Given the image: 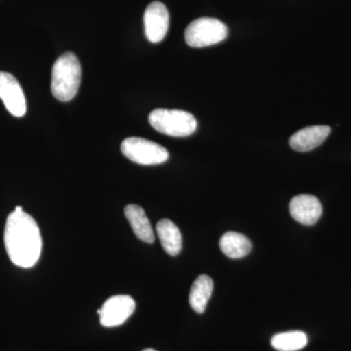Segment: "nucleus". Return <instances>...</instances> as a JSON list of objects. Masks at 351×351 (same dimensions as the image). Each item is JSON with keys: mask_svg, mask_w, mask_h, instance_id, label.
I'll use <instances>...</instances> for the list:
<instances>
[{"mask_svg": "<svg viewBox=\"0 0 351 351\" xmlns=\"http://www.w3.org/2000/svg\"><path fill=\"white\" fill-rule=\"evenodd\" d=\"M4 244L14 265L29 269L38 262L43 239L36 221L31 215L14 210L7 218Z\"/></svg>", "mask_w": 351, "mask_h": 351, "instance_id": "nucleus-1", "label": "nucleus"}, {"mask_svg": "<svg viewBox=\"0 0 351 351\" xmlns=\"http://www.w3.org/2000/svg\"><path fill=\"white\" fill-rule=\"evenodd\" d=\"M82 64L73 53L58 58L52 69L51 91L57 100L69 101L77 94L82 83Z\"/></svg>", "mask_w": 351, "mask_h": 351, "instance_id": "nucleus-2", "label": "nucleus"}, {"mask_svg": "<svg viewBox=\"0 0 351 351\" xmlns=\"http://www.w3.org/2000/svg\"><path fill=\"white\" fill-rule=\"evenodd\" d=\"M149 121L156 131L170 137H189L197 128L195 117L181 110L157 108L149 114Z\"/></svg>", "mask_w": 351, "mask_h": 351, "instance_id": "nucleus-3", "label": "nucleus"}, {"mask_svg": "<svg viewBox=\"0 0 351 351\" xmlns=\"http://www.w3.org/2000/svg\"><path fill=\"white\" fill-rule=\"evenodd\" d=\"M228 34V27L221 21L214 18H200L188 25L184 38L191 47L202 48L221 43Z\"/></svg>", "mask_w": 351, "mask_h": 351, "instance_id": "nucleus-4", "label": "nucleus"}, {"mask_svg": "<svg viewBox=\"0 0 351 351\" xmlns=\"http://www.w3.org/2000/svg\"><path fill=\"white\" fill-rule=\"evenodd\" d=\"M121 152L129 160L141 165H157L169 159V152L162 145L143 138H127L122 142Z\"/></svg>", "mask_w": 351, "mask_h": 351, "instance_id": "nucleus-5", "label": "nucleus"}, {"mask_svg": "<svg viewBox=\"0 0 351 351\" xmlns=\"http://www.w3.org/2000/svg\"><path fill=\"white\" fill-rule=\"evenodd\" d=\"M135 308L136 302L130 295H112L98 309L101 324L108 328L120 326L130 317Z\"/></svg>", "mask_w": 351, "mask_h": 351, "instance_id": "nucleus-6", "label": "nucleus"}, {"mask_svg": "<svg viewBox=\"0 0 351 351\" xmlns=\"http://www.w3.org/2000/svg\"><path fill=\"white\" fill-rule=\"evenodd\" d=\"M0 99L14 117H22L27 112V101L19 82L5 71H0Z\"/></svg>", "mask_w": 351, "mask_h": 351, "instance_id": "nucleus-7", "label": "nucleus"}, {"mask_svg": "<svg viewBox=\"0 0 351 351\" xmlns=\"http://www.w3.org/2000/svg\"><path fill=\"white\" fill-rule=\"evenodd\" d=\"M145 32L152 43H159L169 29V12L162 2L154 1L145 9Z\"/></svg>", "mask_w": 351, "mask_h": 351, "instance_id": "nucleus-8", "label": "nucleus"}, {"mask_svg": "<svg viewBox=\"0 0 351 351\" xmlns=\"http://www.w3.org/2000/svg\"><path fill=\"white\" fill-rule=\"evenodd\" d=\"M290 213L298 223L304 226H313L319 221L322 215V205L315 196L297 195L291 200Z\"/></svg>", "mask_w": 351, "mask_h": 351, "instance_id": "nucleus-9", "label": "nucleus"}, {"mask_svg": "<svg viewBox=\"0 0 351 351\" xmlns=\"http://www.w3.org/2000/svg\"><path fill=\"white\" fill-rule=\"evenodd\" d=\"M330 134H331V127L327 125L306 127L302 130L295 132L290 138L289 144L295 152H311L323 144Z\"/></svg>", "mask_w": 351, "mask_h": 351, "instance_id": "nucleus-10", "label": "nucleus"}, {"mask_svg": "<svg viewBox=\"0 0 351 351\" xmlns=\"http://www.w3.org/2000/svg\"><path fill=\"white\" fill-rule=\"evenodd\" d=\"M124 213L136 237L145 243H154V230L144 209L138 205L129 204L125 207Z\"/></svg>", "mask_w": 351, "mask_h": 351, "instance_id": "nucleus-11", "label": "nucleus"}, {"mask_svg": "<svg viewBox=\"0 0 351 351\" xmlns=\"http://www.w3.org/2000/svg\"><path fill=\"white\" fill-rule=\"evenodd\" d=\"M156 232L166 253L172 257L179 255L182 246L179 228L169 219H162L157 223Z\"/></svg>", "mask_w": 351, "mask_h": 351, "instance_id": "nucleus-12", "label": "nucleus"}, {"mask_svg": "<svg viewBox=\"0 0 351 351\" xmlns=\"http://www.w3.org/2000/svg\"><path fill=\"white\" fill-rule=\"evenodd\" d=\"M214 283L211 277L201 274L195 279L189 292V301L195 313L202 314L213 293Z\"/></svg>", "mask_w": 351, "mask_h": 351, "instance_id": "nucleus-13", "label": "nucleus"}, {"mask_svg": "<svg viewBox=\"0 0 351 351\" xmlns=\"http://www.w3.org/2000/svg\"><path fill=\"white\" fill-rule=\"evenodd\" d=\"M219 248L226 257L241 258L246 257L252 250V243L248 237L241 233L228 232L219 239Z\"/></svg>", "mask_w": 351, "mask_h": 351, "instance_id": "nucleus-14", "label": "nucleus"}, {"mask_svg": "<svg viewBox=\"0 0 351 351\" xmlns=\"http://www.w3.org/2000/svg\"><path fill=\"white\" fill-rule=\"evenodd\" d=\"M307 336L302 331H290L274 335L271 339L272 348L278 351H298L306 348Z\"/></svg>", "mask_w": 351, "mask_h": 351, "instance_id": "nucleus-15", "label": "nucleus"}, {"mask_svg": "<svg viewBox=\"0 0 351 351\" xmlns=\"http://www.w3.org/2000/svg\"><path fill=\"white\" fill-rule=\"evenodd\" d=\"M15 211H17V212L23 211V207H21V206L16 207L15 208Z\"/></svg>", "mask_w": 351, "mask_h": 351, "instance_id": "nucleus-16", "label": "nucleus"}, {"mask_svg": "<svg viewBox=\"0 0 351 351\" xmlns=\"http://www.w3.org/2000/svg\"><path fill=\"white\" fill-rule=\"evenodd\" d=\"M143 351H156V350H152V348H147V350H144Z\"/></svg>", "mask_w": 351, "mask_h": 351, "instance_id": "nucleus-17", "label": "nucleus"}]
</instances>
